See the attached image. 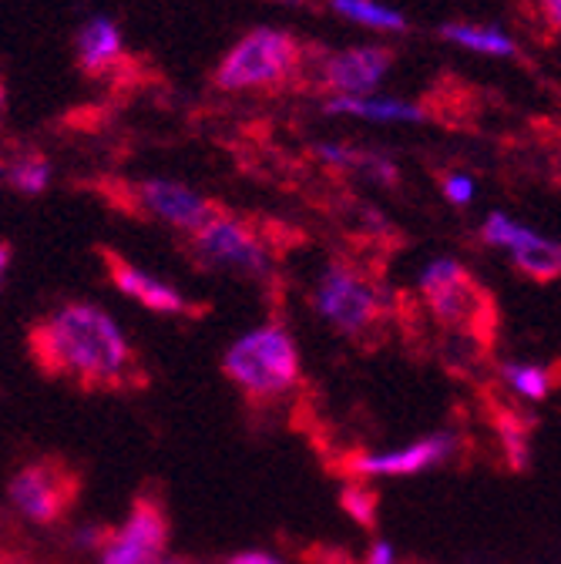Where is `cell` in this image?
<instances>
[{
  "label": "cell",
  "instance_id": "1",
  "mask_svg": "<svg viewBox=\"0 0 561 564\" xmlns=\"http://www.w3.org/2000/svg\"><path fill=\"white\" fill-rule=\"evenodd\" d=\"M41 373L91 393H121L145 383V370L121 326L95 303H64L28 333Z\"/></svg>",
  "mask_w": 561,
  "mask_h": 564
},
{
  "label": "cell",
  "instance_id": "2",
  "mask_svg": "<svg viewBox=\"0 0 561 564\" xmlns=\"http://www.w3.org/2000/svg\"><path fill=\"white\" fill-rule=\"evenodd\" d=\"M223 373L249 400L287 397L303 377L300 349L283 326L269 323V326L246 333L242 339H236L229 346V352L223 357Z\"/></svg>",
  "mask_w": 561,
  "mask_h": 564
},
{
  "label": "cell",
  "instance_id": "3",
  "mask_svg": "<svg viewBox=\"0 0 561 564\" xmlns=\"http://www.w3.org/2000/svg\"><path fill=\"white\" fill-rule=\"evenodd\" d=\"M303 64L300 41L283 28H252L242 34L216 67V88L242 91H276L296 78Z\"/></svg>",
  "mask_w": 561,
  "mask_h": 564
},
{
  "label": "cell",
  "instance_id": "4",
  "mask_svg": "<svg viewBox=\"0 0 561 564\" xmlns=\"http://www.w3.org/2000/svg\"><path fill=\"white\" fill-rule=\"evenodd\" d=\"M420 296L434 319L454 336H471L484 346L495 339V303L457 259H434L420 272Z\"/></svg>",
  "mask_w": 561,
  "mask_h": 564
},
{
  "label": "cell",
  "instance_id": "5",
  "mask_svg": "<svg viewBox=\"0 0 561 564\" xmlns=\"http://www.w3.org/2000/svg\"><path fill=\"white\" fill-rule=\"evenodd\" d=\"M313 306L336 333L360 343L387 323V300L380 286L354 262H330L320 272Z\"/></svg>",
  "mask_w": 561,
  "mask_h": 564
},
{
  "label": "cell",
  "instance_id": "6",
  "mask_svg": "<svg viewBox=\"0 0 561 564\" xmlns=\"http://www.w3.org/2000/svg\"><path fill=\"white\" fill-rule=\"evenodd\" d=\"M192 256L205 269L233 272V275H242L252 282H266L276 275L272 249L259 236V229L249 226L246 219L226 216V212L208 216L192 232Z\"/></svg>",
  "mask_w": 561,
  "mask_h": 564
},
{
  "label": "cell",
  "instance_id": "7",
  "mask_svg": "<svg viewBox=\"0 0 561 564\" xmlns=\"http://www.w3.org/2000/svg\"><path fill=\"white\" fill-rule=\"evenodd\" d=\"M8 494H11V505L28 521L57 524L78 501L82 474L61 457H37V460L14 470Z\"/></svg>",
  "mask_w": 561,
  "mask_h": 564
},
{
  "label": "cell",
  "instance_id": "8",
  "mask_svg": "<svg viewBox=\"0 0 561 564\" xmlns=\"http://www.w3.org/2000/svg\"><path fill=\"white\" fill-rule=\"evenodd\" d=\"M169 511L159 490H138L118 531L101 544V564H159L169 547Z\"/></svg>",
  "mask_w": 561,
  "mask_h": 564
},
{
  "label": "cell",
  "instance_id": "9",
  "mask_svg": "<svg viewBox=\"0 0 561 564\" xmlns=\"http://www.w3.org/2000/svg\"><path fill=\"white\" fill-rule=\"evenodd\" d=\"M128 198L138 212L149 219L165 223L179 232H195L208 216H216V205L208 202L198 188L175 182V178H142L128 188Z\"/></svg>",
  "mask_w": 561,
  "mask_h": 564
},
{
  "label": "cell",
  "instance_id": "10",
  "mask_svg": "<svg viewBox=\"0 0 561 564\" xmlns=\"http://www.w3.org/2000/svg\"><path fill=\"white\" fill-rule=\"evenodd\" d=\"M393 67V51L384 44H357L333 51L320 61V82L333 91V98L374 95Z\"/></svg>",
  "mask_w": 561,
  "mask_h": 564
},
{
  "label": "cell",
  "instance_id": "11",
  "mask_svg": "<svg viewBox=\"0 0 561 564\" xmlns=\"http://www.w3.org/2000/svg\"><path fill=\"white\" fill-rule=\"evenodd\" d=\"M454 451H457V437L441 431V434H431L424 441L397 447V451L354 454L346 464L360 477H410V474H424L428 467L444 464L447 457H454Z\"/></svg>",
  "mask_w": 561,
  "mask_h": 564
},
{
  "label": "cell",
  "instance_id": "12",
  "mask_svg": "<svg viewBox=\"0 0 561 564\" xmlns=\"http://www.w3.org/2000/svg\"><path fill=\"white\" fill-rule=\"evenodd\" d=\"M101 259H105V269H108V279L118 293H125L128 300L142 303L145 310L152 313H165V316H182L188 313V300L172 286V282L152 275L149 269L128 262L125 256L111 252V249H101Z\"/></svg>",
  "mask_w": 561,
  "mask_h": 564
},
{
  "label": "cell",
  "instance_id": "13",
  "mask_svg": "<svg viewBox=\"0 0 561 564\" xmlns=\"http://www.w3.org/2000/svg\"><path fill=\"white\" fill-rule=\"evenodd\" d=\"M326 115H343L370 124H424L428 111L417 101L390 98V95H357V98H326Z\"/></svg>",
  "mask_w": 561,
  "mask_h": 564
},
{
  "label": "cell",
  "instance_id": "14",
  "mask_svg": "<svg viewBox=\"0 0 561 564\" xmlns=\"http://www.w3.org/2000/svg\"><path fill=\"white\" fill-rule=\"evenodd\" d=\"M75 54L85 75H108V70L121 61L125 54V37L115 18L95 14L78 28L75 37Z\"/></svg>",
  "mask_w": 561,
  "mask_h": 564
},
{
  "label": "cell",
  "instance_id": "15",
  "mask_svg": "<svg viewBox=\"0 0 561 564\" xmlns=\"http://www.w3.org/2000/svg\"><path fill=\"white\" fill-rule=\"evenodd\" d=\"M316 159L333 165V169H343V172L364 175L370 182H380V185H397V178H400L390 155L370 152V149H354V145H339V141H323V145H316Z\"/></svg>",
  "mask_w": 561,
  "mask_h": 564
},
{
  "label": "cell",
  "instance_id": "16",
  "mask_svg": "<svg viewBox=\"0 0 561 564\" xmlns=\"http://www.w3.org/2000/svg\"><path fill=\"white\" fill-rule=\"evenodd\" d=\"M444 41L481 54V57H518V41L498 28V24H471V21H451L441 28Z\"/></svg>",
  "mask_w": 561,
  "mask_h": 564
},
{
  "label": "cell",
  "instance_id": "17",
  "mask_svg": "<svg viewBox=\"0 0 561 564\" xmlns=\"http://www.w3.org/2000/svg\"><path fill=\"white\" fill-rule=\"evenodd\" d=\"M330 8L357 28L367 31H380V34H403L407 31V18L384 4V0H330Z\"/></svg>",
  "mask_w": 561,
  "mask_h": 564
},
{
  "label": "cell",
  "instance_id": "18",
  "mask_svg": "<svg viewBox=\"0 0 561 564\" xmlns=\"http://www.w3.org/2000/svg\"><path fill=\"white\" fill-rule=\"evenodd\" d=\"M508 256L518 265V272H525L535 282H551L561 272V249H558V242H551V239H544L538 232L525 246L511 249Z\"/></svg>",
  "mask_w": 561,
  "mask_h": 564
},
{
  "label": "cell",
  "instance_id": "19",
  "mask_svg": "<svg viewBox=\"0 0 561 564\" xmlns=\"http://www.w3.org/2000/svg\"><path fill=\"white\" fill-rule=\"evenodd\" d=\"M495 431L505 444L511 467H525L528 464V423H525V416L518 410L495 406Z\"/></svg>",
  "mask_w": 561,
  "mask_h": 564
},
{
  "label": "cell",
  "instance_id": "20",
  "mask_svg": "<svg viewBox=\"0 0 561 564\" xmlns=\"http://www.w3.org/2000/svg\"><path fill=\"white\" fill-rule=\"evenodd\" d=\"M501 380L511 387V393L525 397V400H544L554 387L551 373L544 367H535V364H505L501 367Z\"/></svg>",
  "mask_w": 561,
  "mask_h": 564
},
{
  "label": "cell",
  "instance_id": "21",
  "mask_svg": "<svg viewBox=\"0 0 561 564\" xmlns=\"http://www.w3.org/2000/svg\"><path fill=\"white\" fill-rule=\"evenodd\" d=\"M531 236H535V229H528V226L508 219L505 212H495V216H487L484 226H481V239H484L487 246H495V249H505V252L525 246Z\"/></svg>",
  "mask_w": 561,
  "mask_h": 564
},
{
  "label": "cell",
  "instance_id": "22",
  "mask_svg": "<svg viewBox=\"0 0 561 564\" xmlns=\"http://www.w3.org/2000/svg\"><path fill=\"white\" fill-rule=\"evenodd\" d=\"M8 182L21 195H41L51 182V165L41 155H24V159L8 165Z\"/></svg>",
  "mask_w": 561,
  "mask_h": 564
},
{
  "label": "cell",
  "instance_id": "23",
  "mask_svg": "<svg viewBox=\"0 0 561 564\" xmlns=\"http://www.w3.org/2000/svg\"><path fill=\"white\" fill-rule=\"evenodd\" d=\"M343 508H346V514L354 518L357 524H364V528H374L377 524V508H380V498L370 490V487H360V484H349L346 490H343Z\"/></svg>",
  "mask_w": 561,
  "mask_h": 564
},
{
  "label": "cell",
  "instance_id": "24",
  "mask_svg": "<svg viewBox=\"0 0 561 564\" xmlns=\"http://www.w3.org/2000/svg\"><path fill=\"white\" fill-rule=\"evenodd\" d=\"M441 188H444V198L451 202V205H471L474 202V178L471 175H464V172H451V175H444V182H441Z\"/></svg>",
  "mask_w": 561,
  "mask_h": 564
},
{
  "label": "cell",
  "instance_id": "25",
  "mask_svg": "<svg viewBox=\"0 0 561 564\" xmlns=\"http://www.w3.org/2000/svg\"><path fill=\"white\" fill-rule=\"evenodd\" d=\"M226 564H283V561L266 554V551H242V554H233Z\"/></svg>",
  "mask_w": 561,
  "mask_h": 564
},
{
  "label": "cell",
  "instance_id": "26",
  "mask_svg": "<svg viewBox=\"0 0 561 564\" xmlns=\"http://www.w3.org/2000/svg\"><path fill=\"white\" fill-rule=\"evenodd\" d=\"M367 564H393V547H390L387 541H377V544L370 547Z\"/></svg>",
  "mask_w": 561,
  "mask_h": 564
},
{
  "label": "cell",
  "instance_id": "27",
  "mask_svg": "<svg viewBox=\"0 0 561 564\" xmlns=\"http://www.w3.org/2000/svg\"><path fill=\"white\" fill-rule=\"evenodd\" d=\"M541 14H548V24H561V0H541Z\"/></svg>",
  "mask_w": 561,
  "mask_h": 564
},
{
  "label": "cell",
  "instance_id": "28",
  "mask_svg": "<svg viewBox=\"0 0 561 564\" xmlns=\"http://www.w3.org/2000/svg\"><path fill=\"white\" fill-rule=\"evenodd\" d=\"M8 262H11V246L0 242V286H4V272H8Z\"/></svg>",
  "mask_w": 561,
  "mask_h": 564
},
{
  "label": "cell",
  "instance_id": "29",
  "mask_svg": "<svg viewBox=\"0 0 561 564\" xmlns=\"http://www.w3.org/2000/svg\"><path fill=\"white\" fill-rule=\"evenodd\" d=\"M4 111H8V85L0 82V118H4Z\"/></svg>",
  "mask_w": 561,
  "mask_h": 564
},
{
  "label": "cell",
  "instance_id": "30",
  "mask_svg": "<svg viewBox=\"0 0 561 564\" xmlns=\"http://www.w3.org/2000/svg\"><path fill=\"white\" fill-rule=\"evenodd\" d=\"M159 564H188V561H182V557H162Z\"/></svg>",
  "mask_w": 561,
  "mask_h": 564
},
{
  "label": "cell",
  "instance_id": "31",
  "mask_svg": "<svg viewBox=\"0 0 561 564\" xmlns=\"http://www.w3.org/2000/svg\"><path fill=\"white\" fill-rule=\"evenodd\" d=\"M276 4H306V0H276Z\"/></svg>",
  "mask_w": 561,
  "mask_h": 564
},
{
  "label": "cell",
  "instance_id": "32",
  "mask_svg": "<svg viewBox=\"0 0 561 564\" xmlns=\"http://www.w3.org/2000/svg\"><path fill=\"white\" fill-rule=\"evenodd\" d=\"M8 564H31V561H8Z\"/></svg>",
  "mask_w": 561,
  "mask_h": 564
},
{
  "label": "cell",
  "instance_id": "33",
  "mask_svg": "<svg viewBox=\"0 0 561 564\" xmlns=\"http://www.w3.org/2000/svg\"><path fill=\"white\" fill-rule=\"evenodd\" d=\"M0 178H4V165H0Z\"/></svg>",
  "mask_w": 561,
  "mask_h": 564
}]
</instances>
